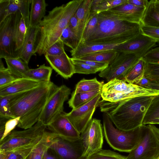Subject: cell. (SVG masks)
Listing matches in <instances>:
<instances>
[{
  "instance_id": "obj_1",
  "label": "cell",
  "mask_w": 159,
  "mask_h": 159,
  "mask_svg": "<svg viewBox=\"0 0 159 159\" xmlns=\"http://www.w3.org/2000/svg\"><path fill=\"white\" fill-rule=\"evenodd\" d=\"M83 0H74L54 7L37 26L34 54L45 55L48 49L60 39L64 29Z\"/></svg>"
},
{
  "instance_id": "obj_2",
  "label": "cell",
  "mask_w": 159,
  "mask_h": 159,
  "mask_svg": "<svg viewBox=\"0 0 159 159\" xmlns=\"http://www.w3.org/2000/svg\"><path fill=\"white\" fill-rule=\"evenodd\" d=\"M98 20L91 34L81 42L87 45L122 44L141 33L140 24L122 20L108 11L98 14Z\"/></svg>"
},
{
  "instance_id": "obj_3",
  "label": "cell",
  "mask_w": 159,
  "mask_h": 159,
  "mask_svg": "<svg viewBox=\"0 0 159 159\" xmlns=\"http://www.w3.org/2000/svg\"><path fill=\"white\" fill-rule=\"evenodd\" d=\"M155 96H140L116 102L102 99L99 106L100 111L107 114L116 128L129 131L143 125L146 112Z\"/></svg>"
},
{
  "instance_id": "obj_4",
  "label": "cell",
  "mask_w": 159,
  "mask_h": 159,
  "mask_svg": "<svg viewBox=\"0 0 159 159\" xmlns=\"http://www.w3.org/2000/svg\"><path fill=\"white\" fill-rule=\"evenodd\" d=\"M57 85L51 81L43 82L26 92L11 104V118L20 117L17 126L30 128L39 120L46 103Z\"/></svg>"
},
{
  "instance_id": "obj_5",
  "label": "cell",
  "mask_w": 159,
  "mask_h": 159,
  "mask_svg": "<svg viewBox=\"0 0 159 159\" xmlns=\"http://www.w3.org/2000/svg\"><path fill=\"white\" fill-rule=\"evenodd\" d=\"M159 90L140 87L123 80L114 79L104 84L101 93L102 99L116 102L144 96H156Z\"/></svg>"
},
{
  "instance_id": "obj_6",
  "label": "cell",
  "mask_w": 159,
  "mask_h": 159,
  "mask_svg": "<svg viewBox=\"0 0 159 159\" xmlns=\"http://www.w3.org/2000/svg\"><path fill=\"white\" fill-rule=\"evenodd\" d=\"M103 133L109 145L115 150L130 152L139 143L142 134L141 126L125 131L115 127L107 114L103 115Z\"/></svg>"
},
{
  "instance_id": "obj_7",
  "label": "cell",
  "mask_w": 159,
  "mask_h": 159,
  "mask_svg": "<svg viewBox=\"0 0 159 159\" xmlns=\"http://www.w3.org/2000/svg\"><path fill=\"white\" fill-rule=\"evenodd\" d=\"M141 138L126 159H157L159 156V128L154 124L141 126Z\"/></svg>"
},
{
  "instance_id": "obj_8",
  "label": "cell",
  "mask_w": 159,
  "mask_h": 159,
  "mask_svg": "<svg viewBox=\"0 0 159 159\" xmlns=\"http://www.w3.org/2000/svg\"><path fill=\"white\" fill-rule=\"evenodd\" d=\"M47 126L39 120L31 127L22 130H13L0 141V151H4L28 145L41 140Z\"/></svg>"
},
{
  "instance_id": "obj_9",
  "label": "cell",
  "mask_w": 159,
  "mask_h": 159,
  "mask_svg": "<svg viewBox=\"0 0 159 159\" xmlns=\"http://www.w3.org/2000/svg\"><path fill=\"white\" fill-rule=\"evenodd\" d=\"M22 17L18 11L0 23V58L17 57L14 46L15 33Z\"/></svg>"
},
{
  "instance_id": "obj_10",
  "label": "cell",
  "mask_w": 159,
  "mask_h": 159,
  "mask_svg": "<svg viewBox=\"0 0 159 159\" xmlns=\"http://www.w3.org/2000/svg\"><path fill=\"white\" fill-rule=\"evenodd\" d=\"M71 93L70 89L65 85L57 86L49 97L39 120L47 126L64 112V104Z\"/></svg>"
},
{
  "instance_id": "obj_11",
  "label": "cell",
  "mask_w": 159,
  "mask_h": 159,
  "mask_svg": "<svg viewBox=\"0 0 159 159\" xmlns=\"http://www.w3.org/2000/svg\"><path fill=\"white\" fill-rule=\"evenodd\" d=\"M140 58L134 54L118 52L107 67L98 75L108 82L114 79L124 80L127 72Z\"/></svg>"
},
{
  "instance_id": "obj_12",
  "label": "cell",
  "mask_w": 159,
  "mask_h": 159,
  "mask_svg": "<svg viewBox=\"0 0 159 159\" xmlns=\"http://www.w3.org/2000/svg\"><path fill=\"white\" fill-rule=\"evenodd\" d=\"M80 139L84 148L83 157L85 159L101 149L103 136L101 120L92 119L80 134Z\"/></svg>"
},
{
  "instance_id": "obj_13",
  "label": "cell",
  "mask_w": 159,
  "mask_h": 159,
  "mask_svg": "<svg viewBox=\"0 0 159 159\" xmlns=\"http://www.w3.org/2000/svg\"><path fill=\"white\" fill-rule=\"evenodd\" d=\"M101 96L98 94L86 103L66 113V116L74 126L80 134L86 129L92 120L93 115L99 106Z\"/></svg>"
},
{
  "instance_id": "obj_14",
  "label": "cell",
  "mask_w": 159,
  "mask_h": 159,
  "mask_svg": "<svg viewBox=\"0 0 159 159\" xmlns=\"http://www.w3.org/2000/svg\"><path fill=\"white\" fill-rule=\"evenodd\" d=\"M49 147L55 150L63 159H85L83 157L84 148L80 139L70 141L53 133Z\"/></svg>"
},
{
  "instance_id": "obj_15",
  "label": "cell",
  "mask_w": 159,
  "mask_h": 159,
  "mask_svg": "<svg viewBox=\"0 0 159 159\" xmlns=\"http://www.w3.org/2000/svg\"><path fill=\"white\" fill-rule=\"evenodd\" d=\"M157 41L141 33L115 49L126 54H134L141 58L156 45Z\"/></svg>"
},
{
  "instance_id": "obj_16",
  "label": "cell",
  "mask_w": 159,
  "mask_h": 159,
  "mask_svg": "<svg viewBox=\"0 0 159 159\" xmlns=\"http://www.w3.org/2000/svg\"><path fill=\"white\" fill-rule=\"evenodd\" d=\"M50 132L63 139L70 141L80 139V134L74 126L64 111L48 125L47 128Z\"/></svg>"
},
{
  "instance_id": "obj_17",
  "label": "cell",
  "mask_w": 159,
  "mask_h": 159,
  "mask_svg": "<svg viewBox=\"0 0 159 159\" xmlns=\"http://www.w3.org/2000/svg\"><path fill=\"white\" fill-rule=\"evenodd\" d=\"M45 58L51 67L64 78L67 79L75 74L74 65L66 52L58 56L45 55Z\"/></svg>"
},
{
  "instance_id": "obj_18",
  "label": "cell",
  "mask_w": 159,
  "mask_h": 159,
  "mask_svg": "<svg viewBox=\"0 0 159 159\" xmlns=\"http://www.w3.org/2000/svg\"><path fill=\"white\" fill-rule=\"evenodd\" d=\"M146 8L136 6L127 1L107 11L117 16L122 20L140 24Z\"/></svg>"
},
{
  "instance_id": "obj_19",
  "label": "cell",
  "mask_w": 159,
  "mask_h": 159,
  "mask_svg": "<svg viewBox=\"0 0 159 159\" xmlns=\"http://www.w3.org/2000/svg\"><path fill=\"white\" fill-rule=\"evenodd\" d=\"M42 83L27 78H21L11 84L0 89V97L27 92Z\"/></svg>"
},
{
  "instance_id": "obj_20",
  "label": "cell",
  "mask_w": 159,
  "mask_h": 159,
  "mask_svg": "<svg viewBox=\"0 0 159 159\" xmlns=\"http://www.w3.org/2000/svg\"><path fill=\"white\" fill-rule=\"evenodd\" d=\"M121 44H85L80 42L77 47L70 51L72 58H79L95 52L115 49Z\"/></svg>"
},
{
  "instance_id": "obj_21",
  "label": "cell",
  "mask_w": 159,
  "mask_h": 159,
  "mask_svg": "<svg viewBox=\"0 0 159 159\" xmlns=\"http://www.w3.org/2000/svg\"><path fill=\"white\" fill-rule=\"evenodd\" d=\"M37 27L28 28L23 45L19 52L18 57L28 64L31 57L34 54V48Z\"/></svg>"
},
{
  "instance_id": "obj_22",
  "label": "cell",
  "mask_w": 159,
  "mask_h": 159,
  "mask_svg": "<svg viewBox=\"0 0 159 159\" xmlns=\"http://www.w3.org/2000/svg\"><path fill=\"white\" fill-rule=\"evenodd\" d=\"M93 1L83 0L75 13L79 23L81 41L85 28L89 20L93 16L91 14Z\"/></svg>"
},
{
  "instance_id": "obj_23",
  "label": "cell",
  "mask_w": 159,
  "mask_h": 159,
  "mask_svg": "<svg viewBox=\"0 0 159 159\" xmlns=\"http://www.w3.org/2000/svg\"><path fill=\"white\" fill-rule=\"evenodd\" d=\"M48 4L44 0H31L30 12V26H37L45 16Z\"/></svg>"
},
{
  "instance_id": "obj_24",
  "label": "cell",
  "mask_w": 159,
  "mask_h": 159,
  "mask_svg": "<svg viewBox=\"0 0 159 159\" xmlns=\"http://www.w3.org/2000/svg\"><path fill=\"white\" fill-rule=\"evenodd\" d=\"M31 0H10L7 16L19 11L24 18L27 28L30 26L29 15Z\"/></svg>"
},
{
  "instance_id": "obj_25",
  "label": "cell",
  "mask_w": 159,
  "mask_h": 159,
  "mask_svg": "<svg viewBox=\"0 0 159 159\" xmlns=\"http://www.w3.org/2000/svg\"><path fill=\"white\" fill-rule=\"evenodd\" d=\"M7 68L11 73L18 78H25L30 69L28 64L19 57L4 58Z\"/></svg>"
},
{
  "instance_id": "obj_26",
  "label": "cell",
  "mask_w": 159,
  "mask_h": 159,
  "mask_svg": "<svg viewBox=\"0 0 159 159\" xmlns=\"http://www.w3.org/2000/svg\"><path fill=\"white\" fill-rule=\"evenodd\" d=\"M41 140L26 146L9 150L0 151V159H25Z\"/></svg>"
},
{
  "instance_id": "obj_27",
  "label": "cell",
  "mask_w": 159,
  "mask_h": 159,
  "mask_svg": "<svg viewBox=\"0 0 159 159\" xmlns=\"http://www.w3.org/2000/svg\"><path fill=\"white\" fill-rule=\"evenodd\" d=\"M52 70V68L51 66H46L45 64H43L38 68L30 69L25 78L41 82H49L50 81Z\"/></svg>"
},
{
  "instance_id": "obj_28",
  "label": "cell",
  "mask_w": 159,
  "mask_h": 159,
  "mask_svg": "<svg viewBox=\"0 0 159 159\" xmlns=\"http://www.w3.org/2000/svg\"><path fill=\"white\" fill-rule=\"evenodd\" d=\"M145 67V62L141 58L127 72L123 80L135 84L144 76Z\"/></svg>"
},
{
  "instance_id": "obj_29",
  "label": "cell",
  "mask_w": 159,
  "mask_h": 159,
  "mask_svg": "<svg viewBox=\"0 0 159 159\" xmlns=\"http://www.w3.org/2000/svg\"><path fill=\"white\" fill-rule=\"evenodd\" d=\"M53 134L51 132L46 131L42 139L25 159H42L45 151L49 146L50 141Z\"/></svg>"
},
{
  "instance_id": "obj_30",
  "label": "cell",
  "mask_w": 159,
  "mask_h": 159,
  "mask_svg": "<svg viewBox=\"0 0 159 159\" xmlns=\"http://www.w3.org/2000/svg\"><path fill=\"white\" fill-rule=\"evenodd\" d=\"M101 92V91H96L78 93L73 92L68 103L70 107L75 109L86 103Z\"/></svg>"
},
{
  "instance_id": "obj_31",
  "label": "cell",
  "mask_w": 159,
  "mask_h": 159,
  "mask_svg": "<svg viewBox=\"0 0 159 159\" xmlns=\"http://www.w3.org/2000/svg\"><path fill=\"white\" fill-rule=\"evenodd\" d=\"M127 0H94L93 1L91 14L94 15L126 2Z\"/></svg>"
},
{
  "instance_id": "obj_32",
  "label": "cell",
  "mask_w": 159,
  "mask_h": 159,
  "mask_svg": "<svg viewBox=\"0 0 159 159\" xmlns=\"http://www.w3.org/2000/svg\"><path fill=\"white\" fill-rule=\"evenodd\" d=\"M103 84V82L98 81L96 78L90 80L84 78L76 84L73 92L78 93L102 91Z\"/></svg>"
},
{
  "instance_id": "obj_33",
  "label": "cell",
  "mask_w": 159,
  "mask_h": 159,
  "mask_svg": "<svg viewBox=\"0 0 159 159\" xmlns=\"http://www.w3.org/2000/svg\"><path fill=\"white\" fill-rule=\"evenodd\" d=\"M140 24L159 27V13L155 8L153 0L149 1Z\"/></svg>"
},
{
  "instance_id": "obj_34",
  "label": "cell",
  "mask_w": 159,
  "mask_h": 159,
  "mask_svg": "<svg viewBox=\"0 0 159 159\" xmlns=\"http://www.w3.org/2000/svg\"><path fill=\"white\" fill-rule=\"evenodd\" d=\"M26 92L0 97V117L7 119L11 118L10 110L11 104L15 100L22 96Z\"/></svg>"
},
{
  "instance_id": "obj_35",
  "label": "cell",
  "mask_w": 159,
  "mask_h": 159,
  "mask_svg": "<svg viewBox=\"0 0 159 159\" xmlns=\"http://www.w3.org/2000/svg\"><path fill=\"white\" fill-rule=\"evenodd\" d=\"M117 52L115 49L104 50L88 54L76 59L109 63L115 57Z\"/></svg>"
},
{
  "instance_id": "obj_36",
  "label": "cell",
  "mask_w": 159,
  "mask_h": 159,
  "mask_svg": "<svg viewBox=\"0 0 159 159\" xmlns=\"http://www.w3.org/2000/svg\"><path fill=\"white\" fill-rule=\"evenodd\" d=\"M27 29L24 20L22 16L16 32L14 41L15 50L17 57L25 42Z\"/></svg>"
},
{
  "instance_id": "obj_37",
  "label": "cell",
  "mask_w": 159,
  "mask_h": 159,
  "mask_svg": "<svg viewBox=\"0 0 159 159\" xmlns=\"http://www.w3.org/2000/svg\"><path fill=\"white\" fill-rule=\"evenodd\" d=\"M159 117V94L152 101L144 116L142 124H150L154 119Z\"/></svg>"
},
{
  "instance_id": "obj_38",
  "label": "cell",
  "mask_w": 159,
  "mask_h": 159,
  "mask_svg": "<svg viewBox=\"0 0 159 159\" xmlns=\"http://www.w3.org/2000/svg\"><path fill=\"white\" fill-rule=\"evenodd\" d=\"M59 39L72 50L75 49L80 42L68 25L63 31Z\"/></svg>"
},
{
  "instance_id": "obj_39",
  "label": "cell",
  "mask_w": 159,
  "mask_h": 159,
  "mask_svg": "<svg viewBox=\"0 0 159 159\" xmlns=\"http://www.w3.org/2000/svg\"><path fill=\"white\" fill-rule=\"evenodd\" d=\"M21 78H18L12 75L7 68H6L0 58V89L11 84Z\"/></svg>"
},
{
  "instance_id": "obj_40",
  "label": "cell",
  "mask_w": 159,
  "mask_h": 159,
  "mask_svg": "<svg viewBox=\"0 0 159 159\" xmlns=\"http://www.w3.org/2000/svg\"><path fill=\"white\" fill-rule=\"evenodd\" d=\"M144 76L151 83L159 84V64L145 62Z\"/></svg>"
},
{
  "instance_id": "obj_41",
  "label": "cell",
  "mask_w": 159,
  "mask_h": 159,
  "mask_svg": "<svg viewBox=\"0 0 159 159\" xmlns=\"http://www.w3.org/2000/svg\"><path fill=\"white\" fill-rule=\"evenodd\" d=\"M126 157L109 150L102 149L86 159H126Z\"/></svg>"
},
{
  "instance_id": "obj_42",
  "label": "cell",
  "mask_w": 159,
  "mask_h": 159,
  "mask_svg": "<svg viewBox=\"0 0 159 159\" xmlns=\"http://www.w3.org/2000/svg\"><path fill=\"white\" fill-rule=\"evenodd\" d=\"M71 60L74 65L75 73L90 74H95L98 72L101 71L98 68Z\"/></svg>"
},
{
  "instance_id": "obj_43",
  "label": "cell",
  "mask_w": 159,
  "mask_h": 159,
  "mask_svg": "<svg viewBox=\"0 0 159 159\" xmlns=\"http://www.w3.org/2000/svg\"><path fill=\"white\" fill-rule=\"evenodd\" d=\"M141 32L158 41H159V27L140 24Z\"/></svg>"
},
{
  "instance_id": "obj_44",
  "label": "cell",
  "mask_w": 159,
  "mask_h": 159,
  "mask_svg": "<svg viewBox=\"0 0 159 159\" xmlns=\"http://www.w3.org/2000/svg\"><path fill=\"white\" fill-rule=\"evenodd\" d=\"M64 45L59 39L48 49L45 55L55 56L62 54L65 52Z\"/></svg>"
},
{
  "instance_id": "obj_45",
  "label": "cell",
  "mask_w": 159,
  "mask_h": 159,
  "mask_svg": "<svg viewBox=\"0 0 159 159\" xmlns=\"http://www.w3.org/2000/svg\"><path fill=\"white\" fill-rule=\"evenodd\" d=\"M142 58L145 62L159 64V46L151 49Z\"/></svg>"
},
{
  "instance_id": "obj_46",
  "label": "cell",
  "mask_w": 159,
  "mask_h": 159,
  "mask_svg": "<svg viewBox=\"0 0 159 159\" xmlns=\"http://www.w3.org/2000/svg\"><path fill=\"white\" fill-rule=\"evenodd\" d=\"M20 120V117H18L8 120L6 122L5 130L3 136L0 141L2 140L12 131L18 125Z\"/></svg>"
},
{
  "instance_id": "obj_47",
  "label": "cell",
  "mask_w": 159,
  "mask_h": 159,
  "mask_svg": "<svg viewBox=\"0 0 159 159\" xmlns=\"http://www.w3.org/2000/svg\"><path fill=\"white\" fill-rule=\"evenodd\" d=\"M98 20V14L92 16L85 28L81 41L85 40L91 34L97 24Z\"/></svg>"
},
{
  "instance_id": "obj_48",
  "label": "cell",
  "mask_w": 159,
  "mask_h": 159,
  "mask_svg": "<svg viewBox=\"0 0 159 159\" xmlns=\"http://www.w3.org/2000/svg\"><path fill=\"white\" fill-rule=\"evenodd\" d=\"M71 59L75 61L83 63L99 69L100 71L104 70L108 66L109 63L101 62L91 61L82 60L79 59L73 58Z\"/></svg>"
},
{
  "instance_id": "obj_49",
  "label": "cell",
  "mask_w": 159,
  "mask_h": 159,
  "mask_svg": "<svg viewBox=\"0 0 159 159\" xmlns=\"http://www.w3.org/2000/svg\"><path fill=\"white\" fill-rule=\"evenodd\" d=\"M68 25L80 42L79 25L75 14L71 18Z\"/></svg>"
},
{
  "instance_id": "obj_50",
  "label": "cell",
  "mask_w": 159,
  "mask_h": 159,
  "mask_svg": "<svg viewBox=\"0 0 159 159\" xmlns=\"http://www.w3.org/2000/svg\"><path fill=\"white\" fill-rule=\"evenodd\" d=\"M10 0H0V23L7 17Z\"/></svg>"
},
{
  "instance_id": "obj_51",
  "label": "cell",
  "mask_w": 159,
  "mask_h": 159,
  "mask_svg": "<svg viewBox=\"0 0 159 159\" xmlns=\"http://www.w3.org/2000/svg\"><path fill=\"white\" fill-rule=\"evenodd\" d=\"M42 159H63L53 149L48 147L45 151Z\"/></svg>"
},
{
  "instance_id": "obj_52",
  "label": "cell",
  "mask_w": 159,
  "mask_h": 159,
  "mask_svg": "<svg viewBox=\"0 0 159 159\" xmlns=\"http://www.w3.org/2000/svg\"><path fill=\"white\" fill-rule=\"evenodd\" d=\"M127 2L137 6L146 8L149 1L147 0H127Z\"/></svg>"
},
{
  "instance_id": "obj_53",
  "label": "cell",
  "mask_w": 159,
  "mask_h": 159,
  "mask_svg": "<svg viewBox=\"0 0 159 159\" xmlns=\"http://www.w3.org/2000/svg\"><path fill=\"white\" fill-rule=\"evenodd\" d=\"M150 80L144 76L135 84L140 87L146 88L151 83Z\"/></svg>"
},
{
  "instance_id": "obj_54",
  "label": "cell",
  "mask_w": 159,
  "mask_h": 159,
  "mask_svg": "<svg viewBox=\"0 0 159 159\" xmlns=\"http://www.w3.org/2000/svg\"><path fill=\"white\" fill-rule=\"evenodd\" d=\"M146 88L159 90V84L151 82Z\"/></svg>"
},
{
  "instance_id": "obj_55",
  "label": "cell",
  "mask_w": 159,
  "mask_h": 159,
  "mask_svg": "<svg viewBox=\"0 0 159 159\" xmlns=\"http://www.w3.org/2000/svg\"><path fill=\"white\" fill-rule=\"evenodd\" d=\"M153 1L155 8L159 13V1L158 0H153Z\"/></svg>"
},
{
  "instance_id": "obj_56",
  "label": "cell",
  "mask_w": 159,
  "mask_h": 159,
  "mask_svg": "<svg viewBox=\"0 0 159 159\" xmlns=\"http://www.w3.org/2000/svg\"><path fill=\"white\" fill-rule=\"evenodd\" d=\"M150 124H159V117L153 120Z\"/></svg>"
},
{
  "instance_id": "obj_57",
  "label": "cell",
  "mask_w": 159,
  "mask_h": 159,
  "mask_svg": "<svg viewBox=\"0 0 159 159\" xmlns=\"http://www.w3.org/2000/svg\"><path fill=\"white\" fill-rule=\"evenodd\" d=\"M157 43L159 44V41H158Z\"/></svg>"
},
{
  "instance_id": "obj_58",
  "label": "cell",
  "mask_w": 159,
  "mask_h": 159,
  "mask_svg": "<svg viewBox=\"0 0 159 159\" xmlns=\"http://www.w3.org/2000/svg\"><path fill=\"white\" fill-rule=\"evenodd\" d=\"M157 159H159V157H158V158Z\"/></svg>"
},
{
  "instance_id": "obj_59",
  "label": "cell",
  "mask_w": 159,
  "mask_h": 159,
  "mask_svg": "<svg viewBox=\"0 0 159 159\" xmlns=\"http://www.w3.org/2000/svg\"><path fill=\"white\" fill-rule=\"evenodd\" d=\"M159 1V0H158Z\"/></svg>"
}]
</instances>
